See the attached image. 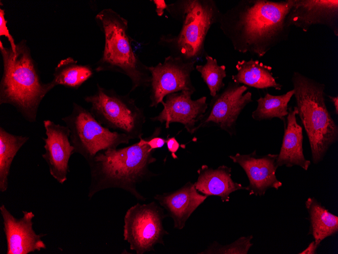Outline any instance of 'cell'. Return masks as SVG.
<instances>
[{
  "label": "cell",
  "instance_id": "1",
  "mask_svg": "<svg viewBox=\"0 0 338 254\" xmlns=\"http://www.w3.org/2000/svg\"><path fill=\"white\" fill-rule=\"evenodd\" d=\"M294 0H241L222 13L221 30L233 49L263 57L288 40L290 27L286 18Z\"/></svg>",
  "mask_w": 338,
  "mask_h": 254
},
{
  "label": "cell",
  "instance_id": "2",
  "mask_svg": "<svg viewBox=\"0 0 338 254\" xmlns=\"http://www.w3.org/2000/svg\"><path fill=\"white\" fill-rule=\"evenodd\" d=\"M146 138L121 149H110L97 153L87 161L91 173L88 197L110 188L122 189L140 201L146 198L137 190V185L154 174L150 165L156 161Z\"/></svg>",
  "mask_w": 338,
  "mask_h": 254
},
{
  "label": "cell",
  "instance_id": "3",
  "mask_svg": "<svg viewBox=\"0 0 338 254\" xmlns=\"http://www.w3.org/2000/svg\"><path fill=\"white\" fill-rule=\"evenodd\" d=\"M3 72L0 83V104L14 106L30 123L36 120L40 102L55 86L41 82L26 42L16 45L14 52L0 41Z\"/></svg>",
  "mask_w": 338,
  "mask_h": 254
},
{
  "label": "cell",
  "instance_id": "4",
  "mask_svg": "<svg viewBox=\"0 0 338 254\" xmlns=\"http://www.w3.org/2000/svg\"><path fill=\"white\" fill-rule=\"evenodd\" d=\"M166 11L180 22L177 34L161 35L158 44L171 55L196 63L205 58L206 35L211 27L220 22L222 14L214 0H178L167 5Z\"/></svg>",
  "mask_w": 338,
  "mask_h": 254
},
{
  "label": "cell",
  "instance_id": "5",
  "mask_svg": "<svg viewBox=\"0 0 338 254\" xmlns=\"http://www.w3.org/2000/svg\"><path fill=\"white\" fill-rule=\"evenodd\" d=\"M291 80L297 115L309 139L312 162L317 164L338 139L337 125L325 103V85L298 71Z\"/></svg>",
  "mask_w": 338,
  "mask_h": 254
},
{
  "label": "cell",
  "instance_id": "6",
  "mask_svg": "<svg viewBox=\"0 0 338 254\" xmlns=\"http://www.w3.org/2000/svg\"><path fill=\"white\" fill-rule=\"evenodd\" d=\"M95 19L104 37L102 55L95 70L125 75L131 82L130 92L138 88L150 87L151 76L148 66L141 61L133 49L128 21L111 9L102 10Z\"/></svg>",
  "mask_w": 338,
  "mask_h": 254
},
{
  "label": "cell",
  "instance_id": "7",
  "mask_svg": "<svg viewBox=\"0 0 338 254\" xmlns=\"http://www.w3.org/2000/svg\"><path fill=\"white\" fill-rule=\"evenodd\" d=\"M91 105L90 112L103 126L125 134L131 139H140L146 122L144 111L129 94H118L98 84L93 95L85 97Z\"/></svg>",
  "mask_w": 338,
  "mask_h": 254
},
{
  "label": "cell",
  "instance_id": "8",
  "mask_svg": "<svg viewBox=\"0 0 338 254\" xmlns=\"http://www.w3.org/2000/svg\"><path fill=\"white\" fill-rule=\"evenodd\" d=\"M62 120L70 130L74 153L79 154L86 161L100 151L116 149L131 140L125 134L112 131L103 126L90 111L75 102L71 114Z\"/></svg>",
  "mask_w": 338,
  "mask_h": 254
},
{
  "label": "cell",
  "instance_id": "9",
  "mask_svg": "<svg viewBox=\"0 0 338 254\" xmlns=\"http://www.w3.org/2000/svg\"><path fill=\"white\" fill-rule=\"evenodd\" d=\"M166 215L155 202L131 207L124 216L123 237L131 250L137 254L154 250L157 244L164 245L163 237L168 233L163 227Z\"/></svg>",
  "mask_w": 338,
  "mask_h": 254
},
{
  "label": "cell",
  "instance_id": "10",
  "mask_svg": "<svg viewBox=\"0 0 338 254\" xmlns=\"http://www.w3.org/2000/svg\"><path fill=\"white\" fill-rule=\"evenodd\" d=\"M248 88L244 85L229 82L226 88L213 97L208 111L203 115L196 127L199 129L217 126L228 132L235 134L238 118L244 107L252 102V94L245 93Z\"/></svg>",
  "mask_w": 338,
  "mask_h": 254
},
{
  "label": "cell",
  "instance_id": "11",
  "mask_svg": "<svg viewBox=\"0 0 338 254\" xmlns=\"http://www.w3.org/2000/svg\"><path fill=\"white\" fill-rule=\"evenodd\" d=\"M194 62L169 55L162 63L148 66L151 74L150 107H156L168 94L183 90L195 91L191 75L195 69Z\"/></svg>",
  "mask_w": 338,
  "mask_h": 254
},
{
  "label": "cell",
  "instance_id": "12",
  "mask_svg": "<svg viewBox=\"0 0 338 254\" xmlns=\"http://www.w3.org/2000/svg\"><path fill=\"white\" fill-rule=\"evenodd\" d=\"M194 92L183 90L167 95L165 101L162 103V110L157 116L151 118V120L164 123L166 128L172 123H179L184 125L188 132L194 133L197 123L208 106L206 96L192 100L191 96Z\"/></svg>",
  "mask_w": 338,
  "mask_h": 254
},
{
  "label": "cell",
  "instance_id": "13",
  "mask_svg": "<svg viewBox=\"0 0 338 254\" xmlns=\"http://www.w3.org/2000/svg\"><path fill=\"white\" fill-rule=\"evenodd\" d=\"M0 212L7 242V254H28L46 248L41 239L46 234H37L33 228L32 220L35 216L33 212L23 211V216L17 219L2 204Z\"/></svg>",
  "mask_w": 338,
  "mask_h": 254
},
{
  "label": "cell",
  "instance_id": "14",
  "mask_svg": "<svg viewBox=\"0 0 338 254\" xmlns=\"http://www.w3.org/2000/svg\"><path fill=\"white\" fill-rule=\"evenodd\" d=\"M46 130L45 152L41 156L46 162L50 174L59 183L63 184L67 179L69 171V161L74 154V148L70 141V131L68 127L44 120Z\"/></svg>",
  "mask_w": 338,
  "mask_h": 254
},
{
  "label": "cell",
  "instance_id": "15",
  "mask_svg": "<svg viewBox=\"0 0 338 254\" xmlns=\"http://www.w3.org/2000/svg\"><path fill=\"white\" fill-rule=\"evenodd\" d=\"M287 25L307 32L314 25L327 27L338 37L337 0H294L286 18Z\"/></svg>",
  "mask_w": 338,
  "mask_h": 254
},
{
  "label": "cell",
  "instance_id": "16",
  "mask_svg": "<svg viewBox=\"0 0 338 254\" xmlns=\"http://www.w3.org/2000/svg\"><path fill=\"white\" fill-rule=\"evenodd\" d=\"M278 154H268L259 156L254 151L249 154L237 153L229 156L233 162L239 165L246 174L249 180L247 190L249 195L262 196L271 188L276 190L282 185L276 177Z\"/></svg>",
  "mask_w": 338,
  "mask_h": 254
},
{
  "label": "cell",
  "instance_id": "17",
  "mask_svg": "<svg viewBox=\"0 0 338 254\" xmlns=\"http://www.w3.org/2000/svg\"><path fill=\"white\" fill-rule=\"evenodd\" d=\"M198 193L194 184L189 182L179 189L154 197L174 221V227L182 230L195 210L207 198Z\"/></svg>",
  "mask_w": 338,
  "mask_h": 254
},
{
  "label": "cell",
  "instance_id": "18",
  "mask_svg": "<svg viewBox=\"0 0 338 254\" xmlns=\"http://www.w3.org/2000/svg\"><path fill=\"white\" fill-rule=\"evenodd\" d=\"M288 110L286 124L276 164L278 167L299 166L307 170L311 162L305 158L303 153V128L297 121V109L295 106L288 107Z\"/></svg>",
  "mask_w": 338,
  "mask_h": 254
},
{
  "label": "cell",
  "instance_id": "19",
  "mask_svg": "<svg viewBox=\"0 0 338 254\" xmlns=\"http://www.w3.org/2000/svg\"><path fill=\"white\" fill-rule=\"evenodd\" d=\"M196 190L207 196H217L224 202L230 200V194L239 190H246V187L234 182L231 178V168L226 165L213 169L206 165L198 170Z\"/></svg>",
  "mask_w": 338,
  "mask_h": 254
},
{
  "label": "cell",
  "instance_id": "20",
  "mask_svg": "<svg viewBox=\"0 0 338 254\" xmlns=\"http://www.w3.org/2000/svg\"><path fill=\"white\" fill-rule=\"evenodd\" d=\"M235 67L237 74L232 76L235 83L261 89L273 88L280 90L282 88L273 77L272 68L258 60L238 61Z\"/></svg>",
  "mask_w": 338,
  "mask_h": 254
},
{
  "label": "cell",
  "instance_id": "21",
  "mask_svg": "<svg viewBox=\"0 0 338 254\" xmlns=\"http://www.w3.org/2000/svg\"><path fill=\"white\" fill-rule=\"evenodd\" d=\"M310 222L308 235H312L319 244L326 238L338 232V216L329 212L314 197L305 202Z\"/></svg>",
  "mask_w": 338,
  "mask_h": 254
},
{
  "label": "cell",
  "instance_id": "22",
  "mask_svg": "<svg viewBox=\"0 0 338 254\" xmlns=\"http://www.w3.org/2000/svg\"><path fill=\"white\" fill-rule=\"evenodd\" d=\"M26 136L17 135L0 127V192H5L8 188L9 176L14 157L21 147L28 140Z\"/></svg>",
  "mask_w": 338,
  "mask_h": 254
},
{
  "label": "cell",
  "instance_id": "23",
  "mask_svg": "<svg viewBox=\"0 0 338 254\" xmlns=\"http://www.w3.org/2000/svg\"><path fill=\"white\" fill-rule=\"evenodd\" d=\"M93 75L92 68L88 65L78 64L72 58L60 61L55 68L52 82L58 85L77 89Z\"/></svg>",
  "mask_w": 338,
  "mask_h": 254
},
{
  "label": "cell",
  "instance_id": "24",
  "mask_svg": "<svg viewBox=\"0 0 338 254\" xmlns=\"http://www.w3.org/2000/svg\"><path fill=\"white\" fill-rule=\"evenodd\" d=\"M293 94V89L279 95L266 93L257 100L258 105L251 114L252 119L261 121L277 118L284 122L288 114V104Z\"/></svg>",
  "mask_w": 338,
  "mask_h": 254
},
{
  "label": "cell",
  "instance_id": "25",
  "mask_svg": "<svg viewBox=\"0 0 338 254\" xmlns=\"http://www.w3.org/2000/svg\"><path fill=\"white\" fill-rule=\"evenodd\" d=\"M205 58V63L196 65L195 68L206 84L210 95L214 97L225 86L223 80L227 76L226 66L219 65L217 59L208 54Z\"/></svg>",
  "mask_w": 338,
  "mask_h": 254
},
{
  "label": "cell",
  "instance_id": "26",
  "mask_svg": "<svg viewBox=\"0 0 338 254\" xmlns=\"http://www.w3.org/2000/svg\"><path fill=\"white\" fill-rule=\"evenodd\" d=\"M252 235L242 236L230 244L222 245L216 242L200 253L247 254L253 243Z\"/></svg>",
  "mask_w": 338,
  "mask_h": 254
},
{
  "label": "cell",
  "instance_id": "27",
  "mask_svg": "<svg viewBox=\"0 0 338 254\" xmlns=\"http://www.w3.org/2000/svg\"><path fill=\"white\" fill-rule=\"evenodd\" d=\"M161 128L156 127L153 134L146 138L147 143L151 150L161 148L165 143L166 139L159 136Z\"/></svg>",
  "mask_w": 338,
  "mask_h": 254
},
{
  "label": "cell",
  "instance_id": "28",
  "mask_svg": "<svg viewBox=\"0 0 338 254\" xmlns=\"http://www.w3.org/2000/svg\"><path fill=\"white\" fill-rule=\"evenodd\" d=\"M0 35L6 37L10 44V47L15 52L17 44H15L14 39L10 34L8 26L7 21L5 19V12L2 9H0Z\"/></svg>",
  "mask_w": 338,
  "mask_h": 254
},
{
  "label": "cell",
  "instance_id": "29",
  "mask_svg": "<svg viewBox=\"0 0 338 254\" xmlns=\"http://www.w3.org/2000/svg\"><path fill=\"white\" fill-rule=\"evenodd\" d=\"M168 151L171 153L173 158H175V153L180 148V144L175 137H172L166 139L165 142Z\"/></svg>",
  "mask_w": 338,
  "mask_h": 254
},
{
  "label": "cell",
  "instance_id": "30",
  "mask_svg": "<svg viewBox=\"0 0 338 254\" xmlns=\"http://www.w3.org/2000/svg\"><path fill=\"white\" fill-rule=\"evenodd\" d=\"M153 2L155 5V11L157 15L161 16L167 8V4L164 0H154Z\"/></svg>",
  "mask_w": 338,
  "mask_h": 254
},
{
  "label": "cell",
  "instance_id": "31",
  "mask_svg": "<svg viewBox=\"0 0 338 254\" xmlns=\"http://www.w3.org/2000/svg\"><path fill=\"white\" fill-rule=\"evenodd\" d=\"M320 244L316 243L314 240L312 241L308 246V247L305 248L302 252L299 253V254H315L316 253V250Z\"/></svg>",
  "mask_w": 338,
  "mask_h": 254
},
{
  "label": "cell",
  "instance_id": "32",
  "mask_svg": "<svg viewBox=\"0 0 338 254\" xmlns=\"http://www.w3.org/2000/svg\"><path fill=\"white\" fill-rule=\"evenodd\" d=\"M327 96L330 99L331 102H332V104H333V105L334 106V109H335V112L336 113V115H337V114H338V96H337V95L331 96V95H328Z\"/></svg>",
  "mask_w": 338,
  "mask_h": 254
}]
</instances>
